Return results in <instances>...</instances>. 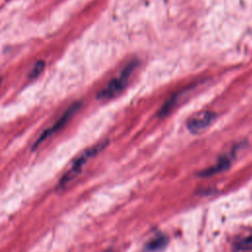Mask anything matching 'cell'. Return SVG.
<instances>
[{
  "mask_svg": "<svg viewBox=\"0 0 252 252\" xmlns=\"http://www.w3.org/2000/svg\"><path fill=\"white\" fill-rule=\"evenodd\" d=\"M233 250L234 251H250V250H252V231L248 235L236 240L233 243Z\"/></svg>",
  "mask_w": 252,
  "mask_h": 252,
  "instance_id": "7",
  "label": "cell"
},
{
  "mask_svg": "<svg viewBox=\"0 0 252 252\" xmlns=\"http://www.w3.org/2000/svg\"><path fill=\"white\" fill-rule=\"evenodd\" d=\"M136 67H137V62L134 61V62L128 63L116 77L110 80L108 84L102 90H100V92L96 95L97 99L109 100L119 95L127 87L129 83V79L134 73Z\"/></svg>",
  "mask_w": 252,
  "mask_h": 252,
  "instance_id": "1",
  "label": "cell"
},
{
  "mask_svg": "<svg viewBox=\"0 0 252 252\" xmlns=\"http://www.w3.org/2000/svg\"><path fill=\"white\" fill-rule=\"evenodd\" d=\"M168 239L165 235L158 234L153 237L146 245L147 252H158L161 251L167 245Z\"/></svg>",
  "mask_w": 252,
  "mask_h": 252,
  "instance_id": "6",
  "label": "cell"
},
{
  "mask_svg": "<svg viewBox=\"0 0 252 252\" xmlns=\"http://www.w3.org/2000/svg\"><path fill=\"white\" fill-rule=\"evenodd\" d=\"M231 157H232L231 155H225V156L220 158L216 164H214L213 166H210V167L202 170L201 172H199V176L208 177V176L218 174L219 172L227 169L229 167L230 163H231Z\"/></svg>",
  "mask_w": 252,
  "mask_h": 252,
  "instance_id": "5",
  "label": "cell"
},
{
  "mask_svg": "<svg viewBox=\"0 0 252 252\" xmlns=\"http://www.w3.org/2000/svg\"><path fill=\"white\" fill-rule=\"evenodd\" d=\"M216 117V113L209 110L196 112L187 120V129L193 134H199L208 129L214 123Z\"/></svg>",
  "mask_w": 252,
  "mask_h": 252,
  "instance_id": "3",
  "label": "cell"
},
{
  "mask_svg": "<svg viewBox=\"0 0 252 252\" xmlns=\"http://www.w3.org/2000/svg\"><path fill=\"white\" fill-rule=\"evenodd\" d=\"M107 145V142L105 143H99L92 148H89L88 150H86L84 153H82L79 158H77L75 159V161L73 162L72 166L70 167V169L62 176V178L60 179L58 185H57V189L63 190L65 187H67L72 180L81 172L84 164L93 157H94L96 154H98L105 146Z\"/></svg>",
  "mask_w": 252,
  "mask_h": 252,
  "instance_id": "2",
  "label": "cell"
},
{
  "mask_svg": "<svg viewBox=\"0 0 252 252\" xmlns=\"http://www.w3.org/2000/svg\"><path fill=\"white\" fill-rule=\"evenodd\" d=\"M80 108V103L79 102H75L72 105H70V107L63 113V115L48 129H46L41 135L40 137L36 140V142L33 145V148H36L39 144H41L43 141H45L47 138H49L50 136H52L54 133H56L57 131H59L61 128H63V126H65V124L71 119V117L78 111V109Z\"/></svg>",
  "mask_w": 252,
  "mask_h": 252,
  "instance_id": "4",
  "label": "cell"
},
{
  "mask_svg": "<svg viewBox=\"0 0 252 252\" xmlns=\"http://www.w3.org/2000/svg\"><path fill=\"white\" fill-rule=\"evenodd\" d=\"M44 67H45L44 61H38V62H36L35 65L32 67V71H31L30 74H29V75H30V78L34 79V78L38 77V76L41 74V72L43 71Z\"/></svg>",
  "mask_w": 252,
  "mask_h": 252,
  "instance_id": "8",
  "label": "cell"
}]
</instances>
